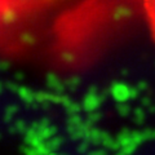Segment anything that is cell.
Returning a JSON list of instances; mask_svg holds the SVG:
<instances>
[{"label":"cell","mask_w":155,"mask_h":155,"mask_svg":"<svg viewBox=\"0 0 155 155\" xmlns=\"http://www.w3.org/2000/svg\"><path fill=\"white\" fill-rule=\"evenodd\" d=\"M143 5H145V13H146L147 23L155 39V0H143Z\"/></svg>","instance_id":"6da1fadb"}]
</instances>
